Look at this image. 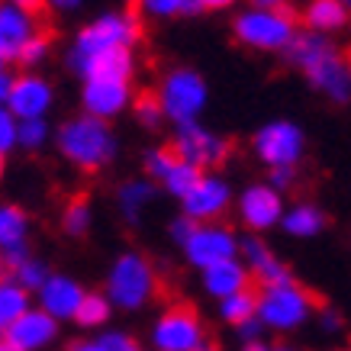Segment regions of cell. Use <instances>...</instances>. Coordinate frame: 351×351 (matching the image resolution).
<instances>
[{
  "label": "cell",
  "instance_id": "1",
  "mask_svg": "<svg viewBox=\"0 0 351 351\" xmlns=\"http://www.w3.org/2000/svg\"><path fill=\"white\" fill-rule=\"evenodd\" d=\"M58 149L68 161H75L87 171H97L100 165H107L117 152V138L110 132V126L104 119L81 117L64 123L58 132Z\"/></svg>",
  "mask_w": 351,
  "mask_h": 351
},
{
  "label": "cell",
  "instance_id": "2",
  "mask_svg": "<svg viewBox=\"0 0 351 351\" xmlns=\"http://www.w3.org/2000/svg\"><path fill=\"white\" fill-rule=\"evenodd\" d=\"M290 55L297 64H303V71L316 87H322L335 100H348V71L339 55L329 49V43H322L319 36H293Z\"/></svg>",
  "mask_w": 351,
  "mask_h": 351
},
{
  "label": "cell",
  "instance_id": "3",
  "mask_svg": "<svg viewBox=\"0 0 351 351\" xmlns=\"http://www.w3.org/2000/svg\"><path fill=\"white\" fill-rule=\"evenodd\" d=\"M316 306V300L309 290H303L300 284H277V287H265L258 293V313L255 319L265 329L274 332H290L303 326L309 319V313Z\"/></svg>",
  "mask_w": 351,
  "mask_h": 351
},
{
  "label": "cell",
  "instance_id": "4",
  "mask_svg": "<svg viewBox=\"0 0 351 351\" xmlns=\"http://www.w3.org/2000/svg\"><path fill=\"white\" fill-rule=\"evenodd\" d=\"M158 290V277L152 271V265L142 255H123L110 271L107 293L110 303H117L123 309H138L152 300V293Z\"/></svg>",
  "mask_w": 351,
  "mask_h": 351
},
{
  "label": "cell",
  "instance_id": "5",
  "mask_svg": "<svg viewBox=\"0 0 351 351\" xmlns=\"http://www.w3.org/2000/svg\"><path fill=\"white\" fill-rule=\"evenodd\" d=\"M152 341L155 351H200L206 345V332L191 303H174L158 316Z\"/></svg>",
  "mask_w": 351,
  "mask_h": 351
},
{
  "label": "cell",
  "instance_id": "6",
  "mask_svg": "<svg viewBox=\"0 0 351 351\" xmlns=\"http://www.w3.org/2000/svg\"><path fill=\"white\" fill-rule=\"evenodd\" d=\"M138 39V20L136 16H104L97 20L94 26H87L75 43V52H71V68L77 62H84L97 52H107V49H129V45Z\"/></svg>",
  "mask_w": 351,
  "mask_h": 351
},
{
  "label": "cell",
  "instance_id": "7",
  "mask_svg": "<svg viewBox=\"0 0 351 351\" xmlns=\"http://www.w3.org/2000/svg\"><path fill=\"white\" fill-rule=\"evenodd\" d=\"M235 36L245 45H255V49H284L293 39V16L252 10V13H245V16H239Z\"/></svg>",
  "mask_w": 351,
  "mask_h": 351
},
{
  "label": "cell",
  "instance_id": "8",
  "mask_svg": "<svg viewBox=\"0 0 351 351\" xmlns=\"http://www.w3.org/2000/svg\"><path fill=\"white\" fill-rule=\"evenodd\" d=\"M174 149H178V155H181L184 165L203 171V168H216V165H223V161L229 158L232 145H229L226 138L210 136L206 129L193 126V123H181V132H178Z\"/></svg>",
  "mask_w": 351,
  "mask_h": 351
},
{
  "label": "cell",
  "instance_id": "9",
  "mask_svg": "<svg viewBox=\"0 0 351 351\" xmlns=\"http://www.w3.org/2000/svg\"><path fill=\"white\" fill-rule=\"evenodd\" d=\"M158 100H161V110L171 113L178 123H191L193 113L206 100V87H203V81L193 71H174L165 81V87H161Z\"/></svg>",
  "mask_w": 351,
  "mask_h": 351
},
{
  "label": "cell",
  "instance_id": "10",
  "mask_svg": "<svg viewBox=\"0 0 351 351\" xmlns=\"http://www.w3.org/2000/svg\"><path fill=\"white\" fill-rule=\"evenodd\" d=\"M255 149L267 165L290 168V165L300 158V152H303V136H300V129L290 126V123H271V126H265L255 136Z\"/></svg>",
  "mask_w": 351,
  "mask_h": 351
},
{
  "label": "cell",
  "instance_id": "11",
  "mask_svg": "<svg viewBox=\"0 0 351 351\" xmlns=\"http://www.w3.org/2000/svg\"><path fill=\"white\" fill-rule=\"evenodd\" d=\"M187 248V258H191L197 267H213L219 261H232L235 258V239L232 232L226 229H216V226H197L191 232V239L184 242Z\"/></svg>",
  "mask_w": 351,
  "mask_h": 351
},
{
  "label": "cell",
  "instance_id": "12",
  "mask_svg": "<svg viewBox=\"0 0 351 351\" xmlns=\"http://www.w3.org/2000/svg\"><path fill=\"white\" fill-rule=\"evenodd\" d=\"M49 107H52V87L45 84L43 77H13L10 97H7V110L13 113V119H43Z\"/></svg>",
  "mask_w": 351,
  "mask_h": 351
},
{
  "label": "cell",
  "instance_id": "13",
  "mask_svg": "<svg viewBox=\"0 0 351 351\" xmlns=\"http://www.w3.org/2000/svg\"><path fill=\"white\" fill-rule=\"evenodd\" d=\"M58 335V322L52 316H45L43 309H26L10 329L3 332V339L13 341L23 351H39Z\"/></svg>",
  "mask_w": 351,
  "mask_h": 351
},
{
  "label": "cell",
  "instance_id": "14",
  "mask_svg": "<svg viewBox=\"0 0 351 351\" xmlns=\"http://www.w3.org/2000/svg\"><path fill=\"white\" fill-rule=\"evenodd\" d=\"M81 300H84V290L77 287L71 277L49 274V280L39 287V303H43V313H45V316H52L55 322H58V319H75Z\"/></svg>",
  "mask_w": 351,
  "mask_h": 351
},
{
  "label": "cell",
  "instance_id": "15",
  "mask_svg": "<svg viewBox=\"0 0 351 351\" xmlns=\"http://www.w3.org/2000/svg\"><path fill=\"white\" fill-rule=\"evenodd\" d=\"M226 200H229V191H226L223 181L216 178H200L193 184V191L184 197V210H187V219H216V216L226 210Z\"/></svg>",
  "mask_w": 351,
  "mask_h": 351
},
{
  "label": "cell",
  "instance_id": "16",
  "mask_svg": "<svg viewBox=\"0 0 351 351\" xmlns=\"http://www.w3.org/2000/svg\"><path fill=\"white\" fill-rule=\"evenodd\" d=\"M32 16L29 13H23L20 7H13V3H3L0 7V58L3 62H10L20 55V49L32 39Z\"/></svg>",
  "mask_w": 351,
  "mask_h": 351
},
{
  "label": "cell",
  "instance_id": "17",
  "mask_svg": "<svg viewBox=\"0 0 351 351\" xmlns=\"http://www.w3.org/2000/svg\"><path fill=\"white\" fill-rule=\"evenodd\" d=\"M75 71L87 77V81H126L132 71V55L129 49H107V52H97L90 58L75 64Z\"/></svg>",
  "mask_w": 351,
  "mask_h": 351
},
{
  "label": "cell",
  "instance_id": "18",
  "mask_svg": "<svg viewBox=\"0 0 351 351\" xmlns=\"http://www.w3.org/2000/svg\"><path fill=\"white\" fill-rule=\"evenodd\" d=\"M126 97H129L126 81H87L84 107L94 119H107L126 107Z\"/></svg>",
  "mask_w": 351,
  "mask_h": 351
},
{
  "label": "cell",
  "instance_id": "19",
  "mask_svg": "<svg viewBox=\"0 0 351 351\" xmlns=\"http://www.w3.org/2000/svg\"><path fill=\"white\" fill-rule=\"evenodd\" d=\"M248 284H252L248 267H242L235 258L232 261H219V265L203 271V287H206V293H213V297H219V300L232 297V293H242V290H248Z\"/></svg>",
  "mask_w": 351,
  "mask_h": 351
},
{
  "label": "cell",
  "instance_id": "20",
  "mask_svg": "<svg viewBox=\"0 0 351 351\" xmlns=\"http://www.w3.org/2000/svg\"><path fill=\"white\" fill-rule=\"evenodd\" d=\"M245 258H248V265H252V274L255 280L265 287H277V284H290V271L274 255H271V248L261 245L258 239H245Z\"/></svg>",
  "mask_w": 351,
  "mask_h": 351
},
{
  "label": "cell",
  "instance_id": "21",
  "mask_svg": "<svg viewBox=\"0 0 351 351\" xmlns=\"http://www.w3.org/2000/svg\"><path fill=\"white\" fill-rule=\"evenodd\" d=\"M242 219L252 229H267L280 219V197L271 187H252L242 197Z\"/></svg>",
  "mask_w": 351,
  "mask_h": 351
},
{
  "label": "cell",
  "instance_id": "22",
  "mask_svg": "<svg viewBox=\"0 0 351 351\" xmlns=\"http://www.w3.org/2000/svg\"><path fill=\"white\" fill-rule=\"evenodd\" d=\"M26 309H29V293L13 280H0V332L10 329Z\"/></svg>",
  "mask_w": 351,
  "mask_h": 351
},
{
  "label": "cell",
  "instance_id": "23",
  "mask_svg": "<svg viewBox=\"0 0 351 351\" xmlns=\"http://www.w3.org/2000/svg\"><path fill=\"white\" fill-rule=\"evenodd\" d=\"M26 229H29V219L20 206H0V252L26 245Z\"/></svg>",
  "mask_w": 351,
  "mask_h": 351
},
{
  "label": "cell",
  "instance_id": "24",
  "mask_svg": "<svg viewBox=\"0 0 351 351\" xmlns=\"http://www.w3.org/2000/svg\"><path fill=\"white\" fill-rule=\"evenodd\" d=\"M306 23L313 29H335L348 23V7L341 0H313L306 10Z\"/></svg>",
  "mask_w": 351,
  "mask_h": 351
},
{
  "label": "cell",
  "instance_id": "25",
  "mask_svg": "<svg viewBox=\"0 0 351 351\" xmlns=\"http://www.w3.org/2000/svg\"><path fill=\"white\" fill-rule=\"evenodd\" d=\"M255 313H258V293L252 287L242 290V293L226 297L223 306H219V316H223L229 326H245L248 319H255Z\"/></svg>",
  "mask_w": 351,
  "mask_h": 351
},
{
  "label": "cell",
  "instance_id": "26",
  "mask_svg": "<svg viewBox=\"0 0 351 351\" xmlns=\"http://www.w3.org/2000/svg\"><path fill=\"white\" fill-rule=\"evenodd\" d=\"M77 326H84V329H94V326H104L110 319V300L100 297V293H84L81 300V306L75 313Z\"/></svg>",
  "mask_w": 351,
  "mask_h": 351
},
{
  "label": "cell",
  "instance_id": "27",
  "mask_svg": "<svg viewBox=\"0 0 351 351\" xmlns=\"http://www.w3.org/2000/svg\"><path fill=\"white\" fill-rule=\"evenodd\" d=\"M284 226H287V232H293V235H316L322 226H326V216H322L316 206H297V210L284 219Z\"/></svg>",
  "mask_w": 351,
  "mask_h": 351
},
{
  "label": "cell",
  "instance_id": "28",
  "mask_svg": "<svg viewBox=\"0 0 351 351\" xmlns=\"http://www.w3.org/2000/svg\"><path fill=\"white\" fill-rule=\"evenodd\" d=\"M49 280V267L43 261H36V258H26L20 267H13V284H20L26 293L29 290H39Z\"/></svg>",
  "mask_w": 351,
  "mask_h": 351
},
{
  "label": "cell",
  "instance_id": "29",
  "mask_svg": "<svg viewBox=\"0 0 351 351\" xmlns=\"http://www.w3.org/2000/svg\"><path fill=\"white\" fill-rule=\"evenodd\" d=\"M62 226L68 235H84L87 226H90V206H87V197H75V200L64 206Z\"/></svg>",
  "mask_w": 351,
  "mask_h": 351
},
{
  "label": "cell",
  "instance_id": "30",
  "mask_svg": "<svg viewBox=\"0 0 351 351\" xmlns=\"http://www.w3.org/2000/svg\"><path fill=\"white\" fill-rule=\"evenodd\" d=\"M178 165H181V155H178V149H174V145L155 149L149 158H145V168H149V174L161 178V181H168V174L178 168Z\"/></svg>",
  "mask_w": 351,
  "mask_h": 351
},
{
  "label": "cell",
  "instance_id": "31",
  "mask_svg": "<svg viewBox=\"0 0 351 351\" xmlns=\"http://www.w3.org/2000/svg\"><path fill=\"white\" fill-rule=\"evenodd\" d=\"M49 136V129H45L43 119H20L16 123V142H20L23 149H39Z\"/></svg>",
  "mask_w": 351,
  "mask_h": 351
},
{
  "label": "cell",
  "instance_id": "32",
  "mask_svg": "<svg viewBox=\"0 0 351 351\" xmlns=\"http://www.w3.org/2000/svg\"><path fill=\"white\" fill-rule=\"evenodd\" d=\"M200 178H203L200 171L191 168V165H184V161H181V165H178V168H174V171L168 174V187H171L174 193H181V197H187V193L193 191V184L200 181Z\"/></svg>",
  "mask_w": 351,
  "mask_h": 351
},
{
  "label": "cell",
  "instance_id": "33",
  "mask_svg": "<svg viewBox=\"0 0 351 351\" xmlns=\"http://www.w3.org/2000/svg\"><path fill=\"white\" fill-rule=\"evenodd\" d=\"M152 197V187L149 184H126L123 191H119V200H123V210H126L129 219H136L138 206Z\"/></svg>",
  "mask_w": 351,
  "mask_h": 351
},
{
  "label": "cell",
  "instance_id": "34",
  "mask_svg": "<svg viewBox=\"0 0 351 351\" xmlns=\"http://www.w3.org/2000/svg\"><path fill=\"white\" fill-rule=\"evenodd\" d=\"M136 117L145 123V126H155L161 117V100L158 94H152V90H145V94L136 100Z\"/></svg>",
  "mask_w": 351,
  "mask_h": 351
},
{
  "label": "cell",
  "instance_id": "35",
  "mask_svg": "<svg viewBox=\"0 0 351 351\" xmlns=\"http://www.w3.org/2000/svg\"><path fill=\"white\" fill-rule=\"evenodd\" d=\"M45 52H49V36H45V32H32V39L20 49L16 62H23V64H36Z\"/></svg>",
  "mask_w": 351,
  "mask_h": 351
},
{
  "label": "cell",
  "instance_id": "36",
  "mask_svg": "<svg viewBox=\"0 0 351 351\" xmlns=\"http://www.w3.org/2000/svg\"><path fill=\"white\" fill-rule=\"evenodd\" d=\"M145 7L158 16H171V13H193L200 3L197 0H145Z\"/></svg>",
  "mask_w": 351,
  "mask_h": 351
},
{
  "label": "cell",
  "instance_id": "37",
  "mask_svg": "<svg viewBox=\"0 0 351 351\" xmlns=\"http://www.w3.org/2000/svg\"><path fill=\"white\" fill-rule=\"evenodd\" d=\"M13 145H16V119H13V113L7 107H0V158Z\"/></svg>",
  "mask_w": 351,
  "mask_h": 351
},
{
  "label": "cell",
  "instance_id": "38",
  "mask_svg": "<svg viewBox=\"0 0 351 351\" xmlns=\"http://www.w3.org/2000/svg\"><path fill=\"white\" fill-rule=\"evenodd\" d=\"M97 348L100 351H138L136 341L129 339L126 332H107L104 339H97Z\"/></svg>",
  "mask_w": 351,
  "mask_h": 351
},
{
  "label": "cell",
  "instance_id": "39",
  "mask_svg": "<svg viewBox=\"0 0 351 351\" xmlns=\"http://www.w3.org/2000/svg\"><path fill=\"white\" fill-rule=\"evenodd\" d=\"M255 7L258 10H265V13H284V16H293V10H290L284 0H255Z\"/></svg>",
  "mask_w": 351,
  "mask_h": 351
},
{
  "label": "cell",
  "instance_id": "40",
  "mask_svg": "<svg viewBox=\"0 0 351 351\" xmlns=\"http://www.w3.org/2000/svg\"><path fill=\"white\" fill-rule=\"evenodd\" d=\"M261 329H265V326H261L258 319H248L245 326H239V332H242L245 341H258V339H261Z\"/></svg>",
  "mask_w": 351,
  "mask_h": 351
},
{
  "label": "cell",
  "instance_id": "41",
  "mask_svg": "<svg viewBox=\"0 0 351 351\" xmlns=\"http://www.w3.org/2000/svg\"><path fill=\"white\" fill-rule=\"evenodd\" d=\"M193 229H197V226L191 223V219H181V223L174 226V239H178V242H187V239H191V232Z\"/></svg>",
  "mask_w": 351,
  "mask_h": 351
},
{
  "label": "cell",
  "instance_id": "42",
  "mask_svg": "<svg viewBox=\"0 0 351 351\" xmlns=\"http://www.w3.org/2000/svg\"><path fill=\"white\" fill-rule=\"evenodd\" d=\"M10 87H13V75H10V71H0V107L7 104V97H10Z\"/></svg>",
  "mask_w": 351,
  "mask_h": 351
},
{
  "label": "cell",
  "instance_id": "43",
  "mask_svg": "<svg viewBox=\"0 0 351 351\" xmlns=\"http://www.w3.org/2000/svg\"><path fill=\"white\" fill-rule=\"evenodd\" d=\"M10 3H13V7H20L23 13H29V16H32L36 10H43L45 0H10Z\"/></svg>",
  "mask_w": 351,
  "mask_h": 351
},
{
  "label": "cell",
  "instance_id": "44",
  "mask_svg": "<svg viewBox=\"0 0 351 351\" xmlns=\"http://www.w3.org/2000/svg\"><path fill=\"white\" fill-rule=\"evenodd\" d=\"M322 326H326V329H339L341 319L335 316V313H329V309H326V313H322Z\"/></svg>",
  "mask_w": 351,
  "mask_h": 351
},
{
  "label": "cell",
  "instance_id": "45",
  "mask_svg": "<svg viewBox=\"0 0 351 351\" xmlns=\"http://www.w3.org/2000/svg\"><path fill=\"white\" fill-rule=\"evenodd\" d=\"M49 3H52V7H58V10H75L81 0H49Z\"/></svg>",
  "mask_w": 351,
  "mask_h": 351
},
{
  "label": "cell",
  "instance_id": "46",
  "mask_svg": "<svg viewBox=\"0 0 351 351\" xmlns=\"http://www.w3.org/2000/svg\"><path fill=\"white\" fill-rule=\"evenodd\" d=\"M200 7H210V10H219V7H229L232 0H197Z\"/></svg>",
  "mask_w": 351,
  "mask_h": 351
},
{
  "label": "cell",
  "instance_id": "47",
  "mask_svg": "<svg viewBox=\"0 0 351 351\" xmlns=\"http://www.w3.org/2000/svg\"><path fill=\"white\" fill-rule=\"evenodd\" d=\"M242 351H271V348H267L265 341L258 339V341H245V345H242Z\"/></svg>",
  "mask_w": 351,
  "mask_h": 351
},
{
  "label": "cell",
  "instance_id": "48",
  "mask_svg": "<svg viewBox=\"0 0 351 351\" xmlns=\"http://www.w3.org/2000/svg\"><path fill=\"white\" fill-rule=\"evenodd\" d=\"M71 351H100V348H97V341H77V345H71Z\"/></svg>",
  "mask_w": 351,
  "mask_h": 351
},
{
  "label": "cell",
  "instance_id": "49",
  "mask_svg": "<svg viewBox=\"0 0 351 351\" xmlns=\"http://www.w3.org/2000/svg\"><path fill=\"white\" fill-rule=\"evenodd\" d=\"M0 351H23V348H16L13 341H7V339H0Z\"/></svg>",
  "mask_w": 351,
  "mask_h": 351
},
{
  "label": "cell",
  "instance_id": "50",
  "mask_svg": "<svg viewBox=\"0 0 351 351\" xmlns=\"http://www.w3.org/2000/svg\"><path fill=\"white\" fill-rule=\"evenodd\" d=\"M345 62H348V64H345V71H348V77H351V49L345 52Z\"/></svg>",
  "mask_w": 351,
  "mask_h": 351
},
{
  "label": "cell",
  "instance_id": "51",
  "mask_svg": "<svg viewBox=\"0 0 351 351\" xmlns=\"http://www.w3.org/2000/svg\"><path fill=\"white\" fill-rule=\"evenodd\" d=\"M271 351H300V348H290V345H280V348H271Z\"/></svg>",
  "mask_w": 351,
  "mask_h": 351
},
{
  "label": "cell",
  "instance_id": "52",
  "mask_svg": "<svg viewBox=\"0 0 351 351\" xmlns=\"http://www.w3.org/2000/svg\"><path fill=\"white\" fill-rule=\"evenodd\" d=\"M200 351H219V348H213V345H203V348Z\"/></svg>",
  "mask_w": 351,
  "mask_h": 351
},
{
  "label": "cell",
  "instance_id": "53",
  "mask_svg": "<svg viewBox=\"0 0 351 351\" xmlns=\"http://www.w3.org/2000/svg\"><path fill=\"white\" fill-rule=\"evenodd\" d=\"M0 174H3V158H0Z\"/></svg>",
  "mask_w": 351,
  "mask_h": 351
},
{
  "label": "cell",
  "instance_id": "54",
  "mask_svg": "<svg viewBox=\"0 0 351 351\" xmlns=\"http://www.w3.org/2000/svg\"><path fill=\"white\" fill-rule=\"evenodd\" d=\"M0 71H3V58H0Z\"/></svg>",
  "mask_w": 351,
  "mask_h": 351
},
{
  "label": "cell",
  "instance_id": "55",
  "mask_svg": "<svg viewBox=\"0 0 351 351\" xmlns=\"http://www.w3.org/2000/svg\"><path fill=\"white\" fill-rule=\"evenodd\" d=\"M341 3H345V0H341ZM348 3H351V0H348Z\"/></svg>",
  "mask_w": 351,
  "mask_h": 351
}]
</instances>
